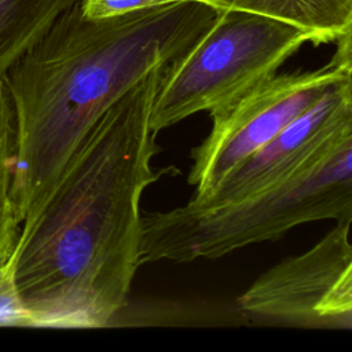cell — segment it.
Wrapping results in <instances>:
<instances>
[{
	"mask_svg": "<svg viewBox=\"0 0 352 352\" xmlns=\"http://www.w3.org/2000/svg\"><path fill=\"white\" fill-rule=\"evenodd\" d=\"M165 66L99 117L21 226L6 270L29 326L104 327L126 305L142 265L140 198L169 172L153 166L160 146L150 125Z\"/></svg>",
	"mask_w": 352,
	"mask_h": 352,
	"instance_id": "6da1fadb",
	"label": "cell"
},
{
	"mask_svg": "<svg viewBox=\"0 0 352 352\" xmlns=\"http://www.w3.org/2000/svg\"><path fill=\"white\" fill-rule=\"evenodd\" d=\"M223 8L180 0L103 18L80 0L3 78L14 121L12 198L21 226L30 221L99 117L157 67L179 59Z\"/></svg>",
	"mask_w": 352,
	"mask_h": 352,
	"instance_id": "7a4b0ae2",
	"label": "cell"
},
{
	"mask_svg": "<svg viewBox=\"0 0 352 352\" xmlns=\"http://www.w3.org/2000/svg\"><path fill=\"white\" fill-rule=\"evenodd\" d=\"M352 133L289 180L221 205L142 213V264L217 258L316 220H352Z\"/></svg>",
	"mask_w": 352,
	"mask_h": 352,
	"instance_id": "3957f363",
	"label": "cell"
},
{
	"mask_svg": "<svg viewBox=\"0 0 352 352\" xmlns=\"http://www.w3.org/2000/svg\"><path fill=\"white\" fill-rule=\"evenodd\" d=\"M314 36L290 22L241 10H223L213 28L187 54L165 66L150 125L155 132L212 111L272 76Z\"/></svg>",
	"mask_w": 352,
	"mask_h": 352,
	"instance_id": "277c9868",
	"label": "cell"
},
{
	"mask_svg": "<svg viewBox=\"0 0 352 352\" xmlns=\"http://www.w3.org/2000/svg\"><path fill=\"white\" fill-rule=\"evenodd\" d=\"M351 33L336 41V54L319 69L276 72L209 111L210 132L191 150L187 180L195 187L192 198L209 194L230 170L275 138L329 87L352 77Z\"/></svg>",
	"mask_w": 352,
	"mask_h": 352,
	"instance_id": "5b68a950",
	"label": "cell"
},
{
	"mask_svg": "<svg viewBox=\"0 0 352 352\" xmlns=\"http://www.w3.org/2000/svg\"><path fill=\"white\" fill-rule=\"evenodd\" d=\"M351 223L336 221L309 250L261 274L238 298V308L274 324L351 330Z\"/></svg>",
	"mask_w": 352,
	"mask_h": 352,
	"instance_id": "8992f818",
	"label": "cell"
},
{
	"mask_svg": "<svg viewBox=\"0 0 352 352\" xmlns=\"http://www.w3.org/2000/svg\"><path fill=\"white\" fill-rule=\"evenodd\" d=\"M352 133V77L331 87L275 138L230 170L199 206L221 205L278 186L316 161Z\"/></svg>",
	"mask_w": 352,
	"mask_h": 352,
	"instance_id": "52a82bcc",
	"label": "cell"
},
{
	"mask_svg": "<svg viewBox=\"0 0 352 352\" xmlns=\"http://www.w3.org/2000/svg\"><path fill=\"white\" fill-rule=\"evenodd\" d=\"M223 10L278 18L302 28L314 44L337 41L352 32V0H201Z\"/></svg>",
	"mask_w": 352,
	"mask_h": 352,
	"instance_id": "ba28073f",
	"label": "cell"
},
{
	"mask_svg": "<svg viewBox=\"0 0 352 352\" xmlns=\"http://www.w3.org/2000/svg\"><path fill=\"white\" fill-rule=\"evenodd\" d=\"M77 0H0V81Z\"/></svg>",
	"mask_w": 352,
	"mask_h": 352,
	"instance_id": "9c48e42d",
	"label": "cell"
},
{
	"mask_svg": "<svg viewBox=\"0 0 352 352\" xmlns=\"http://www.w3.org/2000/svg\"><path fill=\"white\" fill-rule=\"evenodd\" d=\"M14 121L10 99L0 81V267L10 260L21 231L12 198Z\"/></svg>",
	"mask_w": 352,
	"mask_h": 352,
	"instance_id": "30bf717a",
	"label": "cell"
},
{
	"mask_svg": "<svg viewBox=\"0 0 352 352\" xmlns=\"http://www.w3.org/2000/svg\"><path fill=\"white\" fill-rule=\"evenodd\" d=\"M180 0H80V8L89 18H103Z\"/></svg>",
	"mask_w": 352,
	"mask_h": 352,
	"instance_id": "8fae6325",
	"label": "cell"
},
{
	"mask_svg": "<svg viewBox=\"0 0 352 352\" xmlns=\"http://www.w3.org/2000/svg\"><path fill=\"white\" fill-rule=\"evenodd\" d=\"M0 326H29L10 283L6 265L0 267Z\"/></svg>",
	"mask_w": 352,
	"mask_h": 352,
	"instance_id": "7c38bea8",
	"label": "cell"
}]
</instances>
